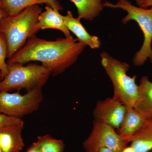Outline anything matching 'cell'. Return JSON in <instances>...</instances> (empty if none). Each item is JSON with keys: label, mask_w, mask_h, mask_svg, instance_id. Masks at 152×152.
Returning <instances> with one entry per match:
<instances>
[{"label": "cell", "mask_w": 152, "mask_h": 152, "mask_svg": "<svg viewBox=\"0 0 152 152\" xmlns=\"http://www.w3.org/2000/svg\"><path fill=\"white\" fill-rule=\"evenodd\" d=\"M148 152H152V150H151V151H150Z\"/></svg>", "instance_id": "f546056e"}, {"label": "cell", "mask_w": 152, "mask_h": 152, "mask_svg": "<svg viewBox=\"0 0 152 152\" xmlns=\"http://www.w3.org/2000/svg\"><path fill=\"white\" fill-rule=\"evenodd\" d=\"M77 10L78 18L93 21L99 15L104 6L102 0H70Z\"/></svg>", "instance_id": "9a60e30c"}, {"label": "cell", "mask_w": 152, "mask_h": 152, "mask_svg": "<svg viewBox=\"0 0 152 152\" xmlns=\"http://www.w3.org/2000/svg\"><path fill=\"white\" fill-rule=\"evenodd\" d=\"M104 7L113 9H120L127 13L123 18L122 23L126 24L130 21L134 20L139 25L144 36L142 45L133 58L134 65L140 66L143 65L148 59L152 62V7L145 9L133 5L128 0L118 1L116 4L105 1Z\"/></svg>", "instance_id": "5b68a950"}, {"label": "cell", "mask_w": 152, "mask_h": 152, "mask_svg": "<svg viewBox=\"0 0 152 152\" xmlns=\"http://www.w3.org/2000/svg\"><path fill=\"white\" fill-rule=\"evenodd\" d=\"M47 6L50 7L56 11H59L63 10V7L58 0H44Z\"/></svg>", "instance_id": "ffe728a7"}, {"label": "cell", "mask_w": 152, "mask_h": 152, "mask_svg": "<svg viewBox=\"0 0 152 152\" xmlns=\"http://www.w3.org/2000/svg\"><path fill=\"white\" fill-rule=\"evenodd\" d=\"M0 152H3L2 151L1 149V148H0Z\"/></svg>", "instance_id": "f1b7e54d"}, {"label": "cell", "mask_w": 152, "mask_h": 152, "mask_svg": "<svg viewBox=\"0 0 152 152\" xmlns=\"http://www.w3.org/2000/svg\"><path fill=\"white\" fill-rule=\"evenodd\" d=\"M36 28L38 31L46 29H56L62 32L66 38H73L65 25L62 15L59 13V11L55 10L49 6L45 7V11L42 12L38 17Z\"/></svg>", "instance_id": "7c38bea8"}, {"label": "cell", "mask_w": 152, "mask_h": 152, "mask_svg": "<svg viewBox=\"0 0 152 152\" xmlns=\"http://www.w3.org/2000/svg\"><path fill=\"white\" fill-rule=\"evenodd\" d=\"M7 16H8V15L2 9L0 8V23L4 18Z\"/></svg>", "instance_id": "603a6c76"}, {"label": "cell", "mask_w": 152, "mask_h": 152, "mask_svg": "<svg viewBox=\"0 0 152 152\" xmlns=\"http://www.w3.org/2000/svg\"><path fill=\"white\" fill-rule=\"evenodd\" d=\"M21 119L17 118L0 114V130L9 126L19 124L23 123Z\"/></svg>", "instance_id": "d6986e66"}, {"label": "cell", "mask_w": 152, "mask_h": 152, "mask_svg": "<svg viewBox=\"0 0 152 152\" xmlns=\"http://www.w3.org/2000/svg\"><path fill=\"white\" fill-rule=\"evenodd\" d=\"M23 128L24 122L0 130V148L3 152H20L23 150Z\"/></svg>", "instance_id": "9c48e42d"}, {"label": "cell", "mask_w": 152, "mask_h": 152, "mask_svg": "<svg viewBox=\"0 0 152 152\" xmlns=\"http://www.w3.org/2000/svg\"><path fill=\"white\" fill-rule=\"evenodd\" d=\"M135 1L137 5L138 6V7H140L141 3L142 1V0H135Z\"/></svg>", "instance_id": "484cf974"}, {"label": "cell", "mask_w": 152, "mask_h": 152, "mask_svg": "<svg viewBox=\"0 0 152 152\" xmlns=\"http://www.w3.org/2000/svg\"><path fill=\"white\" fill-rule=\"evenodd\" d=\"M118 1H127V0H118Z\"/></svg>", "instance_id": "83f0119b"}, {"label": "cell", "mask_w": 152, "mask_h": 152, "mask_svg": "<svg viewBox=\"0 0 152 152\" xmlns=\"http://www.w3.org/2000/svg\"><path fill=\"white\" fill-rule=\"evenodd\" d=\"M86 46L77 39L66 38L50 41L34 35L7 63L24 65L33 61H39L50 69L51 75H58L75 64Z\"/></svg>", "instance_id": "6da1fadb"}, {"label": "cell", "mask_w": 152, "mask_h": 152, "mask_svg": "<svg viewBox=\"0 0 152 152\" xmlns=\"http://www.w3.org/2000/svg\"><path fill=\"white\" fill-rule=\"evenodd\" d=\"M138 88V94L134 109L144 118H152V82L148 76H143Z\"/></svg>", "instance_id": "30bf717a"}, {"label": "cell", "mask_w": 152, "mask_h": 152, "mask_svg": "<svg viewBox=\"0 0 152 152\" xmlns=\"http://www.w3.org/2000/svg\"><path fill=\"white\" fill-rule=\"evenodd\" d=\"M43 4H45L44 0H0V8L8 16H14L30 6Z\"/></svg>", "instance_id": "2e32d148"}, {"label": "cell", "mask_w": 152, "mask_h": 152, "mask_svg": "<svg viewBox=\"0 0 152 152\" xmlns=\"http://www.w3.org/2000/svg\"><path fill=\"white\" fill-rule=\"evenodd\" d=\"M145 119L134 107H127L124 119L116 132L130 143V138L140 128Z\"/></svg>", "instance_id": "5bb4252c"}, {"label": "cell", "mask_w": 152, "mask_h": 152, "mask_svg": "<svg viewBox=\"0 0 152 152\" xmlns=\"http://www.w3.org/2000/svg\"><path fill=\"white\" fill-rule=\"evenodd\" d=\"M26 152H41L37 142H33Z\"/></svg>", "instance_id": "44dd1931"}, {"label": "cell", "mask_w": 152, "mask_h": 152, "mask_svg": "<svg viewBox=\"0 0 152 152\" xmlns=\"http://www.w3.org/2000/svg\"><path fill=\"white\" fill-rule=\"evenodd\" d=\"M98 152H114L112 150L108 148H102L99 150Z\"/></svg>", "instance_id": "d4e9b609"}, {"label": "cell", "mask_w": 152, "mask_h": 152, "mask_svg": "<svg viewBox=\"0 0 152 152\" xmlns=\"http://www.w3.org/2000/svg\"><path fill=\"white\" fill-rule=\"evenodd\" d=\"M130 143L109 126L94 120L91 132L83 143L86 152H98L102 148H107L114 152H122Z\"/></svg>", "instance_id": "52a82bcc"}, {"label": "cell", "mask_w": 152, "mask_h": 152, "mask_svg": "<svg viewBox=\"0 0 152 152\" xmlns=\"http://www.w3.org/2000/svg\"><path fill=\"white\" fill-rule=\"evenodd\" d=\"M8 64V72L0 81V92L42 88L51 75L50 69L37 64Z\"/></svg>", "instance_id": "277c9868"}, {"label": "cell", "mask_w": 152, "mask_h": 152, "mask_svg": "<svg viewBox=\"0 0 152 152\" xmlns=\"http://www.w3.org/2000/svg\"><path fill=\"white\" fill-rule=\"evenodd\" d=\"M2 80V78L1 74V73L0 72V81H1Z\"/></svg>", "instance_id": "4316f807"}, {"label": "cell", "mask_w": 152, "mask_h": 152, "mask_svg": "<svg viewBox=\"0 0 152 152\" xmlns=\"http://www.w3.org/2000/svg\"><path fill=\"white\" fill-rule=\"evenodd\" d=\"M43 99L42 88L22 94L18 92H0V114L21 119L37 111Z\"/></svg>", "instance_id": "8992f818"}, {"label": "cell", "mask_w": 152, "mask_h": 152, "mask_svg": "<svg viewBox=\"0 0 152 152\" xmlns=\"http://www.w3.org/2000/svg\"><path fill=\"white\" fill-rule=\"evenodd\" d=\"M62 18L66 27L76 36L79 42L89 46L92 49L100 48L101 42L99 37L90 35L82 24L80 20L74 18L72 12L68 11L66 15H62Z\"/></svg>", "instance_id": "8fae6325"}, {"label": "cell", "mask_w": 152, "mask_h": 152, "mask_svg": "<svg viewBox=\"0 0 152 152\" xmlns=\"http://www.w3.org/2000/svg\"><path fill=\"white\" fill-rule=\"evenodd\" d=\"M127 107L114 99L106 98L98 101L93 111L94 120L111 126L116 130L124 119Z\"/></svg>", "instance_id": "ba28073f"}, {"label": "cell", "mask_w": 152, "mask_h": 152, "mask_svg": "<svg viewBox=\"0 0 152 152\" xmlns=\"http://www.w3.org/2000/svg\"><path fill=\"white\" fill-rule=\"evenodd\" d=\"M42 12L39 5H34L21 12L8 16L0 23V33L4 36L8 46L7 58H10L24 46L29 38L35 35L38 17Z\"/></svg>", "instance_id": "7a4b0ae2"}, {"label": "cell", "mask_w": 152, "mask_h": 152, "mask_svg": "<svg viewBox=\"0 0 152 152\" xmlns=\"http://www.w3.org/2000/svg\"><path fill=\"white\" fill-rule=\"evenodd\" d=\"M8 46L4 36L0 33V72L2 79L8 72V64L6 62L7 58Z\"/></svg>", "instance_id": "ac0fdd59"}, {"label": "cell", "mask_w": 152, "mask_h": 152, "mask_svg": "<svg viewBox=\"0 0 152 152\" xmlns=\"http://www.w3.org/2000/svg\"><path fill=\"white\" fill-rule=\"evenodd\" d=\"M129 141L134 152H148L152 150V118L146 119Z\"/></svg>", "instance_id": "4fadbf2b"}, {"label": "cell", "mask_w": 152, "mask_h": 152, "mask_svg": "<svg viewBox=\"0 0 152 152\" xmlns=\"http://www.w3.org/2000/svg\"><path fill=\"white\" fill-rule=\"evenodd\" d=\"M122 152H134V151L130 145H128L123 150Z\"/></svg>", "instance_id": "cb8c5ba5"}, {"label": "cell", "mask_w": 152, "mask_h": 152, "mask_svg": "<svg viewBox=\"0 0 152 152\" xmlns=\"http://www.w3.org/2000/svg\"><path fill=\"white\" fill-rule=\"evenodd\" d=\"M100 56L101 65L113 86V98L128 107H134L138 94L137 76L128 75L130 66L127 63L114 58L106 52L101 53Z\"/></svg>", "instance_id": "3957f363"}, {"label": "cell", "mask_w": 152, "mask_h": 152, "mask_svg": "<svg viewBox=\"0 0 152 152\" xmlns=\"http://www.w3.org/2000/svg\"><path fill=\"white\" fill-rule=\"evenodd\" d=\"M37 142L41 152H64L65 148L62 141L49 134L38 136Z\"/></svg>", "instance_id": "e0dca14e"}, {"label": "cell", "mask_w": 152, "mask_h": 152, "mask_svg": "<svg viewBox=\"0 0 152 152\" xmlns=\"http://www.w3.org/2000/svg\"><path fill=\"white\" fill-rule=\"evenodd\" d=\"M140 7L145 9H148L150 7H152V0H142Z\"/></svg>", "instance_id": "7402d4cb"}]
</instances>
